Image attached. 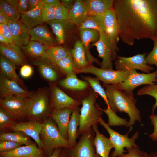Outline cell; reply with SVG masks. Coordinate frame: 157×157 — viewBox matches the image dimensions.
Returning <instances> with one entry per match:
<instances>
[{"label": "cell", "mask_w": 157, "mask_h": 157, "mask_svg": "<svg viewBox=\"0 0 157 157\" xmlns=\"http://www.w3.org/2000/svg\"><path fill=\"white\" fill-rule=\"evenodd\" d=\"M113 8L124 43L132 46L135 40H157V0H115Z\"/></svg>", "instance_id": "cell-1"}, {"label": "cell", "mask_w": 157, "mask_h": 157, "mask_svg": "<svg viewBox=\"0 0 157 157\" xmlns=\"http://www.w3.org/2000/svg\"><path fill=\"white\" fill-rule=\"evenodd\" d=\"M59 84L72 93L79 94L81 101L88 94L91 87L88 82L78 78L76 74L66 76Z\"/></svg>", "instance_id": "cell-14"}, {"label": "cell", "mask_w": 157, "mask_h": 157, "mask_svg": "<svg viewBox=\"0 0 157 157\" xmlns=\"http://www.w3.org/2000/svg\"><path fill=\"white\" fill-rule=\"evenodd\" d=\"M103 15L87 16L85 22L79 27V30L89 29L105 32Z\"/></svg>", "instance_id": "cell-36"}, {"label": "cell", "mask_w": 157, "mask_h": 157, "mask_svg": "<svg viewBox=\"0 0 157 157\" xmlns=\"http://www.w3.org/2000/svg\"><path fill=\"white\" fill-rule=\"evenodd\" d=\"M92 128L95 133L93 142L97 152L101 157H109L110 151L113 148L110 138L99 132L97 124H94Z\"/></svg>", "instance_id": "cell-27"}, {"label": "cell", "mask_w": 157, "mask_h": 157, "mask_svg": "<svg viewBox=\"0 0 157 157\" xmlns=\"http://www.w3.org/2000/svg\"><path fill=\"white\" fill-rule=\"evenodd\" d=\"M93 45L96 47L99 56L102 59L100 68L103 69H113V61L118 56L117 52L119 49L111 40L104 32H99V38Z\"/></svg>", "instance_id": "cell-6"}, {"label": "cell", "mask_w": 157, "mask_h": 157, "mask_svg": "<svg viewBox=\"0 0 157 157\" xmlns=\"http://www.w3.org/2000/svg\"><path fill=\"white\" fill-rule=\"evenodd\" d=\"M0 41L1 43L13 44L12 41L4 37L0 34Z\"/></svg>", "instance_id": "cell-58"}, {"label": "cell", "mask_w": 157, "mask_h": 157, "mask_svg": "<svg viewBox=\"0 0 157 157\" xmlns=\"http://www.w3.org/2000/svg\"><path fill=\"white\" fill-rule=\"evenodd\" d=\"M23 145L8 140L0 141V153L12 151Z\"/></svg>", "instance_id": "cell-44"}, {"label": "cell", "mask_w": 157, "mask_h": 157, "mask_svg": "<svg viewBox=\"0 0 157 157\" xmlns=\"http://www.w3.org/2000/svg\"><path fill=\"white\" fill-rule=\"evenodd\" d=\"M97 94L90 88L88 94L81 101L77 138L88 132L94 124L99 123L103 111L97 102Z\"/></svg>", "instance_id": "cell-3"}, {"label": "cell", "mask_w": 157, "mask_h": 157, "mask_svg": "<svg viewBox=\"0 0 157 157\" xmlns=\"http://www.w3.org/2000/svg\"><path fill=\"white\" fill-rule=\"evenodd\" d=\"M153 42V49L146 56L145 60L147 64L155 65L157 67V40Z\"/></svg>", "instance_id": "cell-47"}, {"label": "cell", "mask_w": 157, "mask_h": 157, "mask_svg": "<svg viewBox=\"0 0 157 157\" xmlns=\"http://www.w3.org/2000/svg\"><path fill=\"white\" fill-rule=\"evenodd\" d=\"M50 85L49 101L52 111L66 108L73 110L82 104L81 101L75 99L67 94L55 83Z\"/></svg>", "instance_id": "cell-12"}, {"label": "cell", "mask_w": 157, "mask_h": 157, "mask_svg": "<svg viewBox=\"0 0 157 157\" xmlns=\"http://www.w3.org/2000/svg\"><path fill=\"white\" fill-rule=\"evenodd\" d=\"M0 34L13 43V36L8 24H0Z\"/></svg>", "instance_id": "cell-49"}, {"label": "cell", "mask_w": 157, "mask_h": 157, "mask_svg": "<svg viewBox=\"0 0 157 157\" xmlns=\"http://www.w3.org/2000/svg\"><path fill=\"white\" fill-rule=\"evenodd\" d=\"M0 73L7 78L17 82L26 90H28L26 86L16 72V66L7 58L0 54Z\"/></svg>", "instance_id": "cell-29"}, {"label": "cell", "mask_w": 157, "mask_h": 157, "mask_svg": "<svg viewBox=\"0 0 157 157\" xmlns=\"http://www.w3.org/2000/svg\"><path fill=\"white\" fill-rule=\"evenodd\" d=\"M149 118L151 120V124L154 126V130L149 136L153 141H157V115L154 113H152Z\"/></svg>", "instance_id": "cell-48"}, {"label": "cell", "mask_w": 157, "mask_h": 157, "mask_svg": "<svg viewBox=\"0 0 157 157\" xmlns=\"http://www.w3.org/2000/svg\"><path fill=\"white\" fill-rule=\"evenodd\" d=\"M102 110L108 116V125L109 126H124L128 127L129 122L125 119L120 118L114 112L110 107H107L106 109H102Z\"/></svg>", "instance_id": "cell-41"}, {"label": "cell", "mask_w": 157, "mask_h": 157, "mask_svg": "<svg viewBox=\"0 0 157 157\" xmlns=\"http://www.w3.org/2000/svg\"><path fill=\"white\" fill-rule=\"evenodd\" d=\"M75 71L81 70L92 64L88 61L86 52L81 40H78L75 43L73 48L71 50Z\"/></svg>", "instance_id": "cell-28"}, {"label": "cell", "mask_w": 157, "mask_h": 157, "mask_svg": "<svg viewBox=\"0 0 157 157\" xmlns=\"http://www.w3.org/2000/svg\"><path fill=\"white\" fill-rule=\"evenodd\" d=\"M46 23L50 26L58 44H64L74 32L76 27L69 19H54Z\"/></svg>", "instance_id": "cell-15"}, {"label": "cell", "mask_w": 157, "mask_h": 157, "mask_svg": "<svg viewBox=\"0 0 157 157\" xmlns=\"http://www.w3.org/2000/svg\"><path fill=\"white\" fill-rule=\"evenodd\" d=\"M69 10L62 3L57 5L54 19L66 20L68 19Z\"/></svg>", "instance_id": "cell-46"}, {"label": "cell", "mask_w": 157, "mask_h": 157, "mask_svg": "<svg viewBox=\"0 0 157 157\" xmlns=\"http://www.w3.org/2000/svg\"><path fill=\"white\" fill-rule=\"evenodd\" d=\"M72 110L71 108H66L53 110L50 115L49 117L55 122L57 125L62 137L67 140H68L67 127Z\"/></svg>", "instance_id": "cell-25"}, {"label": "cell", "mask_w": 157, "mask_h": 157, "mask_svg": "<svg viewBox=\"0 0 157 157\" xmlns=\"http://www.w3.org/2000/svg\"><path fill=\"white\" fill-rule=\"evenodd\" d=\"M81 78L89 84L91 87L94 92L99 94L103 99L107 107L109 106L105 90L101 86L99 81L96 77H93L88 76H81Z\"/></svg>", "instance_id": "cell-38"}, {"label": "cell", "mask_w": 157, "mask_h": 157, "mask_svg": "<svg viewBox=\"0 0 157 157\" xmlns=\"http://www.w3.org/2000/svg\"><path fill=\"white\" fill-rule=\"evenodd\" d=\"M49 90L39 88L33 93L26 119L42 122L50 117L52 111L49 101Z\"/></svg>", "instance_id": "cell-5"}, {"label": "cell", "mask_w": 157, "mask_h": 157, "mask_svg": "<svg viewBox=\"0 0 157 157\" xmlns=\"http://www.w3.org/2000/svg\"><path fill=\"white\" fill-rule=\"evenodd\" d=\"M57 66L60 72L66 76L76 74L75 72L74 61L71 54L60 60L57 64Z\"/></svg>", "instance_id": "cell-40"}, {"label": "cell", "mask_w": 157, "mask_h": 157, "mask_svg": "<svg viewBox=\"0 0 157 157\" xmlns=\"http://www.w3.org/2000/svg\"><path fill=\"white\" fill-rule=\"evenodd\" d=\"M0 157H46L44 150L36 143L22 146L9 152L0 153Z\"/></svg>", "instance_id": "cell-21"}, {"label": "cell", "mask_w": 157, "mask_h": 157, "mask_svg": "<svg viewBox=\"0 0 157 157\" xmlns=\"http://www.w3.org/2000/svg\"><path fill=\"white\" fill-rule=\"evenodd\" d=\"M33 93L22 88L17 82L0 73V96L2 98L13 95L32 97Z\"/></svg>", "instance_id": "cell-16"}, {"label": "cell", "mask_w": 157, "mask_h": 157, "mask_svg": "<svg viewBox=\"0 0 157 157\" xmlns=\"http://www.w3.org/2000/svg\"><path fill=\"white\" fill-rule=\"evenodd\" d=\"M75 73L93 74L102 82L103 86L105 87L110 85H114L123 81L129 75V71L103 69L92 65L82 70L75 71Z\"/></svg>", "instance_id": "cell-9"}, {"label": "cell", "mask_w": 157, "mask_h": 157, "mask_svg": "<svg viewBox=\"0 0 157 157\" xmlns=\"http://www.w3.org/2000/svg\"><path fill=\"white\" fill-rule=\"evenodd\" d=\"M19 122L14 116L4 109L0 108V131L1 133L8 132L13 126Z\"/></svg>", "instance_id": "cell-37"}, {"label": "cell", "mask_w": 157, "mask_h": 157, "mask_svg": "<svg viewBox=\"0 0 157 157\" xmlns=\"http://www.w3.org/2000/svg\"><path fill=\"white\" fill-rule=\"evenodd\" d=\"M95 132L92 127L80 137L75 146L64 149L66 157H101L94 144Z\"/></svg>", "instance_id": "cell-10"}, {"label": "cell", "mask_w": 157, "mask_h": 157, "mask_svg": "<svg viewBox=\"0 0 157 157\" xmlns=\"http://www.w3.org/2000/svg\"><path fill=\"white\" fill-rule=\"evenodd\" d=\"M32 97L13 95L0 98V106L15 117L24 121L30 106Z\"/></svg>", "instance_id": "cell-7"}, {"label": "cell", "mask_w": 157, "mask_h": 157, "mask_svg": "<svg viewBox=\"0 0 157 157\" xmlns=\"http://www.w3.org/2000/svg\"><path fill=\"white\" fill-rule=\"evenodd\" d=\"M9 21L7 17L1 12H0V24H8Z\"/></svg>", "instance_id": "cell-55"}, {"label": "cell", "mask_w": 157, "mask_h": 157, "mask_svg": "<svg viewBox=\"0 0 157 157\" xmlns=\"http://www.w3.org/2000/svg\"><path fill=\"white\" fill-rule=\"evenodd\" d=\"M105 32L115 45L118 42L119 37V28L116 16L112 7L103 15Z\"/></svg>", "instance_id": "cell-22"}, {"label": "cell", "mask_w": 157, "mask_h": 157, "mask_svg": "<svg viewBox=\"0 0 157 157\" xmlns=\"http://www.w3.org/2000/svg\"><path fill=\"white\" fill-rule=\"evenodd\" d=\"M0 54L10 60L16 66L26 64L25 57L20 48L14 44L0 43Z\"/></svg>", "instance_id": "cell-24"}, {"label": "cell", "mask_w": 157, "mask_h": 157, "mask_svg": "<svg viewBox=\"0 0 157 157\" xmlns=\"http://www.w3.org/2000/svg\"><path fill=\"white\" fill-rule=\"evenodd\" d=\"M70 54V50L57 45L49 47L46 51L47 58L56 65L60 60Z\"/></svg>", "instance_id": "cell-35"}, {"label": "cell", "mask_w": 157, "mask_h": 157, "mask_svg": "<svg viewBox=\"0 0 157 157\" xmlns=\"http://www.w3.org/2000/svg\"><path fill=\"white\" fill-rule=\"evenodd\" d=\"M60 157H66L65 153L64 148L63 149V150L61 153Z\"/></svg>", "instance_id": "cell-60"}, {"label": "cell", "mask_w": 157, "mask_h": 157, "mask_svg": "<svg viewBox=\"0 0 157 157\" xmlns=\"http://www.w3.org/2000/svg\"><path fill=\"white\" fill-rule=\"evenodd\" d=\"M87 17L83 0H75L74 5L69 10L68 19L76 26L79 27L85 22Z\"/></svg>", "instance_id": "cell-32"}, {"label": "cell", "mask_w": 157, "mask_h": 157, "mask_svg": "<svg viewBox=\"0 0 157 157\" xmlns=\"http://www.w3.org/2000/svg\"><path fill=\"white\" fill-rule=\"evenodd\" d=\"M9 4L16 9H17V0H5Z\"/></svg>", "instance_id": "cell-57"}, {"label": "cell", "mask_w": 157, "mask_h": 157, "mask_svg": "<svg viewBox=\"0 0 157 157\" xmlns=\"http://www.w3.org/2000/svg\"><path fill=\"white\" fill-rule=\"evenodd\" d=\"M42 122L34 120L19 122L12 126L10 131H18L23 133L33 138L38 147L42 149V144L40 137Z\"/></svg>", "instance_id": "cell-17"}, {"label": "cell", "mask_w": 157, "mask_h": 157, "mask_svg": "<svg viewBox=\"0 0 157 157\" xmlns=\"http://www.w3.org/2000/svg\"><path fill=\"white\" fill-rule=\"evenodd\" d=\"M147 157H157V152H152L148 154Z\"/></svg>", "instance_id": "cell-59"}, {"label": "cell", "mask_w": 157, "mask_h": 157, "mask_svg": "<svg viewBox=\"0 0 157 157\" xmlns=\"http://www.w3.org/2000/svg\"><path fill=\"white\" fill-rule=\"evenodd\" d=\"M113 0H83L87 16L103 15L113 6Z\"/></svg>", "instance_id": "cell-26"}, {"label": "cell", "mask_w": 157, "mask_h": 157, "mask_svg": "<svg viewBox=\"0 0 157 157\" xmlns=\"http://www.w3.org/2000/svg\"><path fill=\"white\" fill-rule=\"evenodd\" d=\"M30 41H36L49 47L57 45L58 43L49 29L42 25H38L29 31Z\"/></svg>", "instance_id": "cell-23"}, {"label": "cell", "mask_w": 157, "mask_h": 157, "mask_svg": "<svg viewBox=\"0 0 157 157\" xmlns=\"http://www.w3.org/2000/svg\"><path fill=\"white\" fill-rule=\"evenodd\" d=\"M31 62L38 67L41 75L46 80L54 82L58 79L60 70L57 66L47 57L33 59Z\"/></svg>", "instance_id": "cell-18"}, {"label": "cell", "mask_w": 157, "mask_h": 157, "mask_svg": "<svg viewBox=\"0 0 157 157\" xmlns=\"http://www.w3.org/2000/svg\"><path fill=\"white\" fill-rule=\"evenodd\" d=\"M100 124L103 126L106 130L110 135L114 151L111 154L110 157H117L126 152L124 148L131 147H138V146L135 142L138 138L139 132L136 131L130 138L128 137L129 132H128L124 135L120 134L118 132L111 129L107 124H106L101 117L99 121Z\"/></svg>", "instance_id": "cell-8"}, {"label": "cell", "mask_w": 157, "mask_h": 157, "mask_svg": "<svg viewBox=\"0 0 157 157\" xmlns=\"http://www.w3.org/2000/svg\"><path fill=\"white\" fill-rule=\"evenodd\" d=\"M0 12L8 19L9 21H17L20 18L21 14L9 4L5 0H0Z\"/></svg>", "instance_id": "cell-39"}, {"label": "cell", "mask_w": 157, "mask_h": 157, "mask_svg": "<svg viewBox=\"0 0 157 157\" xmlns=\"http://www.w3.org/2000/svg\"><path fill=\"white\" fill-rule=\"evenodd\" d=\"M80 109L79 107L73 110L67 127L68 142L71 148L76 145L78 127L80 120Z\"/></svg>", "instance_id": "cell-31"}, {"label": "cell", "mask_w": 157, "mask_h": 157, "mask_svg": "<svg viewBox=\"0 0 157 157\" xmlns=\"http://www.w3.org/2000/svg\"><path fill=\"white\" fill-rule=\"evenodd\" d=\"M49 47L39 42L30 41L22 48L26 54L33 59L47 57L46 51Z\"/></svg>", "instance_id": "cell-33"}, {"label": "cell", "mask_w": 157, "mask_h": 157, "mask_svg": "<svg viewBox=\"0 0 157 157\" xmlns=\"http://www.w3.org/2000/svg\"><path fill=\"white\" fill-rule=\"evenodd\" d=\"M43 5H57L61 3L58 0H41Z\"/></svg>", "instance_id": "cell-54"}, {"label": "cell", "mask_w": 157, "mask_h": 157, "mask_svg": "<svg viewBox=\"0 0 157 157\" xmlns=\"http://www.w3.org/2000/svg\"><path fill=\"white\" fill-rule=\"evenodd\" d=\"M75 1L73 0H62L60 2L69 10L74 5Z\"/></svg>", "instance_id": "cell-53"}, {"label": "cell", "mask_w": 157, "mask_h": 157, "mask_svg": "<svg viewBox=\"0 0 157 157\" xmlns=\"http://www.w3.org/2000/svg\"><path fill=\"white\" fill-rule=\"evenodd\" d=\"M33 73V68L28 65L25 64L22 65L20 68V74L23 78H28L30 77Z\"/></svg>", "instance_id": "cell-51"}, {"label": "cell", "mask_w": 157, "mask_h": 157, "mask_svg": "<svg viewBox=\"0 0 157 157\" xmlns=\"http://www.w3.org/2000/svg\"><path fill=\"white\" fill-rule=\"evenodd\" d=\"M56 6L42 4V16L43 22H47L54 19Z\"/></svg>", "instance_id": "cell-43"}, {"label": "cell", "mask_w": 157, "mask_h": 157, "mask_svg": "<svg viewBox=\"0 0 157 157\" xmlns=\"http://www.w3.org/2000/svg\"><path fill=\"white\" fill-rule=\"evenodd\" d=\"M4 140L12 141L24 145H30L35 142L29 137L18 131L1 133L0 141Z\"/></svg>", "instance_id": "cell-34"}, {"label": "cell", "mask_w": 157, "mask_h": 157, "mask_svg": "<svg viewBox=\"0 0 157 157\" xmlns=\"http://www.w3.org/2000/svg\"><path fill=\"white\" fill-rule=\"evenodd\" d=\"M146 53L138 54L130 57L118 56L114 64L116 70L131 69L140 70L146 73H149L154 68L147 64L145 60Z\"/></svg>", "instance_id": "cell-13"}, {"label": "cell", "mask_w": 157, "mask_h": 157, "mask_svg": "<svg viewBox=\"0 0 157 157\" xmlns=\"http://www.w3.org/2000/svg\"><path fill=\"white\" fill-rule=\"evenodd\" d=\"M42 4L36 8L21 14L19 21L24 24L29 31L43 23L42 19Z\"/></svg>", "instance_id": "cell-30"}, {"label": "cell", "mask_w": 157, "mask_h": 157, "mask_svg": "<svg viewBox=\"0 0 157 157\" xmlns=\"http://www.w3.org/2000/svg\"><path fill=\"white\" fill-rule=\"evenodd\" d=\"M137 94L138 95H150L155 99V102L152 108V113H154L157 107V84L145 85L138 90Z\"/></svg>", "instance_id": "cell-42"}, {"label": "cell", "mask_w": 157, "mask_h": 157, "mask_svg": "<svg viewBox=\"0 0 157 157\" xmlns=\"http://www.w3.org/2000/svg\"><path fill=\"white\" fill-rule=\"evenodd\" d=\"M29 10H34L42 4L41 0H28Z\"/></svg>", "instance_id": "cell-52"}, {"label": "cell", "mask_w": 157, "mask_h": 157, "mask_svg": "<svg viewBox=\"0 0 157 157\" xmlns=\"http://www.w3.org/2000/svg\"><path fill=\"white\" fill-rule=\"evenodd\" d=\"M8 25L13 36V44L22 48L29 43V31L24 24L19 21H10Z\"/></svg>", "instance_id": "cell-19"}, {"label": "cell", "mask_w": 157, "mask_h": 157, "mask_svg": "<svg viewBox=\"0 0 157 157\" xmlns=\"http://www.w3.org/2000/svg\"><path fill=\"white\" fill-rule=\"evenodd\" d=\"M105 91L109 106L115 113L124 112L129 118L128 121L129 131L132 130V126L136 121L142 123L140 112L136 107L137 100L134 95L119 89L113 85L105 86Z\"/></svg>", "instance_id": "cell-2"}, {"label": "cell", "mask_w": 157, "mask_h": 157, "mask_svg": "<svg viewBox=\"0 0 157 157\" xmlns=\"http://www.w3.org/2000/svg\"><path fill=\"white\" fill-rule=\"evenodd\" d=\"M57 125L50 117L42 122L40 137L46 157H50L56 149L71 148L67 140L62 136Z\"/></svg>", "instance_id": "cell-4"}, {"label": "cell", "mask_w": 157, "mask_h": 157, "mask_svg": "<svg viewBox=\"0 0 157 157\" xmlns=\"http://www.w3.org/2000/svg\"><path fill=\"white\" fill-rule=\"evenodd\" d=\"M129 74L123 81L113 85L129 94L134 95L133 90L142 85H153L157 83V70L151 73H141L135 69L129 70Z\"/></svg>", "instance_id": "cell-11"}, {"label": "cell", "mask_w": 157, "mask_h": 157, "mask_svg": "<svg viewBox=\"0 0 157 157\" xmlns=\"http://www.w3.org/2000/svg\"><path fill=\"white\" fill-rule=\"evenodd\" d=\"M17 8L18 12L20 14L28 11L29 9L28 1L18 0Z\"/></svg>", "instance_id": "cell-50"}, {"label": "cell", "mask_w": 157, "mask_h": 157, "mask_svg": "<svg viewBox=\"0 0 157 157\" xmlns=\"http://www.w3.org/2000/svg\"><path fill=\"white\" fill-rule=\"evenodd\" d=\"M128 153L123 154L117 157H147L148 154L145 152L142 151L138 147H132L126 148Z\"/></svg>", "instance_id": "cell-45"}, {"label": "cell", "mask_w": 157, "mask_h": 157, "mask_svg": "<svg viewBox=\"0 0 157 157\" xmlns=\"http://www.w3.org/2000/svg\"><path fill=\"white\" fill-rule=\"evenodd\" d=\"M79 33L81 40L85 49L88 61L91 64L95 63L100 66L101 62L93 56L90 51V44L92 42L95 43L98 40L99 32L94 29H85L80 30Z\"/></svg>", "instance_id": "cell-20"}, {"label": "cell", "mask_w": 157, "mask_h": 157, "mask_svg": "<svg viewBox=\"0 0 157 157\" xmlns=\"http://www.w3.org/2000/svg\"><path fill=\"white\" fill-rule=\"evenodd\" d=\"M63 148H58L54 149L53 152L50 157H60Z\"/></svg>", "instance_id": "cell-56"}]
</instances>
